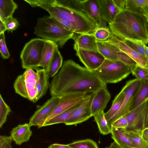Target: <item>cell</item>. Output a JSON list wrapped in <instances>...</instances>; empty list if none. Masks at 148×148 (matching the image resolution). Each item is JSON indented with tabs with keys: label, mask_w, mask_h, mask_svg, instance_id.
Wrapping results in <instances>:
<instances>
[{
	"label": "cell",
	"mask_w": 148,
	"mask_h": 148,
	"mask_svg": "<svg viewBox=\"0 0 148 148\" xmlns=\"http://www.w3.org/2000/svg\"><path fill=\"white\" fill-rule=\"evenodd\" d=\"M148 103V110H147V115L146 124V127H148V100L147 101Z\"/></svg>",
	"instance_id": "cell-50"
},
{
	"label": "cell",
	"mask_w": 148,
	"mask_h": 148,
	"mask_svg": "<svg viewBox=\"0 0 148 148\" xmlns=\"http://www.w3.org/2000/svg\"><path fill=\"white\" fill-rule=\"evenodd\" d=\"M81 103L52 118L43 124L42 127L60 123H65L79 108Z\"/></svg>",
	"instance_id": "cell-26"
},
{
	"label": "cell",
	"mask_w": 148,
	"mask_h": 148,
	"mask_svg": "<svg viewBox=\"0 0 148 148\" xmlns=\"http://www.w3.org/2000/svg\"><path fill=\"white\" fill-rule=\"evenodd\" d=\"M117 55L118 60L126 65L132 66L137 64L129 56L121 51L117 52Z\"/></svg>",
	"instance_id": "cell-37"
},
{
	"label": "cell",
	"mask_w": 148,
	"mask_h": 148,
	"mask_svg": "<svg viewBox=\"0 0 148 148\" xmlns=\"http://www.w3.org/2000/svg\"><path fill=\"white\" fill-rule=\"evenodd\" d=\"M47 11L59 23L71 32L77 34H93L98 24L88 14L80 0H55L54 4L38 6Z\"/></svg>",
	"instance_id": "cell-2"
},
{
	"label": "cell",
	"mask_w": 148,
	"mask_h": 148,
	"mask_svg": "<svg viewBox=\"0 0 148 148\" xmlns=\"http://www.w3.org/2000/svg\"><path fill=\"white\" fill-rule=\"evenodd\" d=\"M90 102L92 117L104 111L111 97L107 88H102L91 94Z\"/></svg>",
	"instance_id": "cell-13"
},
{
	"label": "cell",
	"mask_w": 148,
	"mask_h": 148,
	"mask_svg": "<svg viewBox=\"0 0 148 148\" xmlns=\"http://www.w3.org/2000/svg\"><path fill=\"white\" fill-rule=\"evenodd\" d=\"M97 40L105 41L112 35L110 29L105 27L98 28L93 33Z\"/></svg>",
	"instance_id": "cell-35"
},
{
	"label": "cell",
	"mask_w": 148,
	"mask_h": 148,
	"mask_svg": "<svg viewBox=\"0 0 148 148\" xmlns=\"http://www.w3.org/2000/svg\"><path fill=\"white\" fill-rule=\"evenodd\" d=\"M112 138L122 148H135L126 134L119 129L110 127Z\"/></svg>",
	"instance_id": "cell-24"
},
{
	"label": "cell",
	"mask_w": 148,
	"mask_h": 148,
	"mask_svg": "<svg viewBox=\"0 0 148 148\" xmlns=\"http://www.w3.org/2000/svg\"><path fill=\"white\" fill-rule=\"evenodd\" d=\"M8 32H12L18 28L19 23L17 20L13 17H10L7 18L4 22Z\"/></svg>",
	"instance_id": "cell-39"
},
{
	"label": "cell",
	"mask_w": 148,
	"mask_h": 148,
	"mask_svg": "<svg viewBox=\"0 0 148 148\" xmlns=\"http://www.w3.org/2000/svg\"><path fill=\"white\" fill-rule=\"evenodd\" d=\"M0 34L4 33L7 30L6 26L4 23L0 20Z\"/></svg>",
	"instance_id": "cell-47"
},
{
	"label": "cell",
	"mask_w": 148,
	"mask_h": 148,
	"mask_svg": "<svg viewBox=\"0 0 148 148\" xmlns=\"http://www.w3.org/2000/svg\"><path fill=\"white\" fill-rule=\"evenodd\" d=\"M144 48L145 52L148 58V47L146 45H144Z\"/></svg>",
	"instance_id": "cell-49"
},
{
	"label": "cell",
	"mask_w": 148,
	"mask_h": 148,
	"mask_svg": "<svg viewBox=\"0 0 148 148\" xmlns=\"http://www.w3.org/2000/svg\"><path fill=\"white\" fill-rule=\"evenodd\" d=\"M105 41L114 45L120 51L127 54L135 61L137 64L148 70V58L132 49L126 45L122 40L112 34Z\"/></svg>",
	"instance_id": "cell-12"
},
{
	"label": "cell",
	"mask_w": 148,
	"mask_h": 148,
	"mask_svg": "<svg viewBox=\"0 0 148 148\" xmlns=\"http://www.w3.org/2000/svg\"><path fill=\"white\" fill-rule=\"evenodd\" d=\"M80 1L89 16L98 25L99 27H106V23L101 19L100 5L98 0H80Z\"/></svg>",
	"instance_id": "cell-17"
},
{
	"label": "cell",
	"mask_w": 148,
	"mask_h": 148,
	"mask_svg": "<svg viewBox=\"0 0 148 148\" xmlns=\"http://www.w3.org/2000/svg\"><path fill=\"white\" fill-rule=\"evenodd\" d=\"M29 123L20 124L13 128L10 132V136L17 145L28 141L32 134Z\"/></svg>",
	"instance_id": "cell-20"
},
{
	"label": "cell",
	"mask_w": 148,
	"mask_h": 148,
	"mask_svg": "<svg viewBox=\"0 0 148 148\" xmlns=\"http://www.w3.org/2000/svg\"><path fill=\"white\" fill-rule=\"evenodd\" d=\"M146 76H147V77L148 78V74H147L146 75Z\"/></svg>",
	"instance_id": "cell-51"
},
{
	"label": "cell",
	"mask_w": 148,
	"mask_h": 148,
	"mask_svg": "<svg viewBox=\"0 0 148 148\" xmlns=\"http://www.w3.org/2000/svg\"><path fill=\"white\" fill-rule=\"evenodd\" d=\"M128 125L126 117L124 116L117 119L111 125L110 127L119 129H125Z\"/></svg>",
	"instance_id": "cell-40"
},
{
	"label": "cell",
	"mask_w": 148,
	"mask_h": 148,
	"mask_svg": "<svg viewBox=\"0 0 148 148\" xmlns=\"http://www.w3.org/2000/svg\"><path fill=\"white\" fill-rule=\"evenodd\" d=\"M132 66L119 60L105 59L94 71L105 83H116L126 78L131 73Z\"/></svg>",
	"instance_id": "cell-5"
},
{
	"label": "cell",
	"mask_w": 148,
	"mask_h": 148,
	"mask_svg": "<svg viewBox=\"0 0 148 148\" xmlns=\"http://www.w3.org/2000/svg\"><path fill=\"white\" fill-rule=\"evenodd\" d=\"M87 93L86 92L70 93L60 97L58 103L53 110L37 126L42 127L47 121L61 113L81 103Z\"/></svg>",
	"instance_id": "cell-8"
},
{
	"label": "cell",
	"mask_w": 148,
	"mask_h": 148,
	"mask_svg": "<svg viewBox=\"0 0 148 148\" xmlns=\"http://www.w3.org/2000/svg\"><path fill=\"white\" fill-rule=\"evenodd\" d=\"M147 5L148 0H126V8L139 13L142 8Z\"/></svg>",
	"instance_id": "cell-32"
},
{
	"label": "cell",
	"mask_w": 148,
	"mask_h": 148,
	"mask_svg": "<svg viewBox=\"0 0 148 148\" xmlns=\"http://www.w3.org/2000/svg\"><path fill=\"white\" fill-rule=\"evenodd\" d=\"M122 40L126 45L132 49L140 54L147 57L144 47L145 44L142 41L129 38H126Z\"/></svg>",
	"instance_id": "cell-31"
},
{
	"label": "cell",
	"mask_w": 148,
	"mask_h": 148,
	"mask_svg": "<svg viewBox=\"0 0 148 148\" xmlns=\"http://www.w3.org/2000/svg\"><path fill=\"white\" fill-rule=\"evenodd\" d=\"M18 5L12 0H0V20L3 22L12 16Z\"/></svg>",
	"instance_id": "cell-25"
},
{
	"label": "cell",
	"mask_w": 148,
	"mask_h": 148,
	"mask_svg": "<svg viewBox=\"0 0 148 148\" xmlns=\"http://www.w3.org/2000/svg\"><path fill=\"white\" fill-rule=\"evenodd\" d=\"M63 58L58 49V46L55 47L50 64L49 73L50 77H53L59 71L62 65Z\"/></svg>",
	"instance_id": "cell-28"
},
{
	"label": "cell",
	"mask_w": 148,
	"mask_h": 148,
	"mask_svg": "<svg viewBox=\"0 0 148 148\" xmlns=\"http://www.w3.org/2000/svg\"><path fill=\"white\" fill-rule=\"evenodd\" d=\"M0 52L1 56L3 59H8L10 57V55L6 45L4 33L0 34Z\"/></svg>",
	"instance_id": "cell-38"
},
{
	"label": "cell",
	"mask_w": 148,
	"mask_h": 148,
	"mask_svg": "<svg viewBox=\"0 0 148 148\" xmlns=\"http://www.w3.org/2000/svg\"><path fill=\"white\" fill-rule=\"evenodd\" d=\"M60 97H51L40 106L30 118L29 125L31 126H37L53 110L58 103Z\"/></svg>",
	"instance_id": "cell-14"
},
{
	"label": "cell",
	"mask_w": 148,
	"mask_h": 148,
	"mask_svg": "<svg viewBox=\"0 0 148 148\" xmlns=\"http://www.w3.org/2000/svg\"><path fill=\"white\" fill-rule=\"evenodd\" d=\"M101 17L102 20L108 24L111 23L120 11L112 0H98Z\"/></svg>",
	"instance_id": "cell-19"
},
{
	"label": "cell",
	"mask_w": 148,
	"mask_h": 148,
	"mask_svg": "<svg viewBox=\"0 0 148 148\" xmlns=\"http://www.w3.org/2000/svg\"><path fill=\"white\" fill-rule=\"evenodd\" d=\"M51 148H73L68 145H63L58 143H54L49 146Z\"/></svg>",
	"instance_id": "cell-45"
},
{
	"label": "cell",
	"mask_w": 148,
	"mask_h": 148,
	"mask_svg": "<svg viewBox=\"0 0 148 148\" xmlns=\"http://www.w3.org/2000/svg\"><path fill=\"white\" fill-rule=\"evenodd\" d=\"M34 33L38 37L54 42L61 48L68 40L73 39L74 34L50 16H45L37 19Z\"/></svg>",
	"instance_id": "cell-4"
},
{
	"label": "cell",
	"mask_w": 148,
	"mask_h": 148,
	"mask_svg": "<svg viewBox=\"0 0 148 148\" xmlns=\"http://www.w3.org/2000/svg\"><path fill=\"white\" fill-rule=\"evenodd\" d=\"M124 97V93L121 90L113 100L110 108L105 113V117L108 123L120 108Z\"/></svg>",
	"instance_id": "cell-27"
},
{
	"label": "cell",
	"mask_w": 148,
	"mask_h": 148,
	"mask_svg": "<svg viewBox=\"0 0 148 148\" xmlns=\"http://www.w3.org/2000/svg\"><path fill=\"white\" fill-rule=\"evenodd\" d=\"M49 88L51 97H61L76 92L92 94L107 87L94 71L68 60L64 61L60 71L52 77Z\"/></svg>",
	"instance_id": "cell-1"
},
{
	"label": "cell",
	"mask_w": 148,
	"mask_h": 148,
	"mask_svg": "<svg viewBox=\"0 0 148 148\" xmlns=\"http://www.w3.org/2000/svg\"><path fill=\"white\" fill-rule=\"evenodd\" d=\"M80 61L88 69L95 71L102 64L105 58L99 52L74 48Z\"/></svg>",
	"instance_id": "cell-11"
},
{
	"label": "cell",
	"mask_w": 148,
	"mask_h": 148,
	"mask_svg": "<svg viewBox=\"0 0 148 148\" xmlns=\"http://www.w3.org/2000/svg\"><path fill=\"white\" fill-rule=\"evenodd\" d=\"M10 107L4 100L1 94L0 95V127L1 128L7 120V116L11 112Z\"/></svg>",
	"instance_id": "cell-33"
},
{
	"label": "cell",
	"mask_w": 148,
	"mask_h": 148,
	"mask_svg": "<svg viewBox=\"0 0 148 148\" xmlns=\"http://www.w3.org/2000/svg\"><path fill=\"white\" fill-rule=\"evenodd\" d=\"M140 13L144 15L148 20V5L142 8L140 10Z\"/></svg>",
	"instance_id": "cell-46"
},
{
	"label": "cell",
	"mask_w": 148,
	"mask_h": 148,
	"mask_svg": "<svg viewBox=\"0 0 148 148\" xmlns=\"http://www.w3.org/2000/svg\"><path fill=\"white\" fill-rule=\"evenodd\" d=\"M36 80V72L31 69H26L14 82V87L15 92L33 102L37 95Z\"/></svg>",
	"instance_id": "cell-7"
},
{
	"label": "cell",
	"mask_w": 148,
	"mask_h": 148,
	"mask_svg": "<svg viewBox=\"0 0 148 148\" xmlns=\"http://www.w3.org/2000/svg\"><path fill=\"white\" fill-rule=\"evenodd\" d=\"M68 145L73 148H99L97 143L90 139L76 141Z\"/></svg>",
	"instance_id": "cell-34"
},
{
	"label": "cell",
	"mask_w": 148,
	"mask_h": 148,
	"mask_svg": "<svg viewBox=\"0 0 148 148\" xmlns=\"http://www.w3.org/2000/svg\"><path fill=\"white\" fill-rule=\"evenodd\" d=\"M141 136L148 145V127H146L142 131Z\"/></svg>",
	"instance_id": "cell-44"
},
{
	"label": "cell",
	"mask_w": 148,
	"mask_h": 148,
	"mask_svg": "<svg viewBox=\"0 0 148 148\" xmlns=\"http://www.w3.org/2000/svg\"><path fill=\"white\" fill-rule=\"evenodd\" d=\"M32 7H38L41 5H49L53 4L54 0H24Z\"/></svg>",
	"instance_id": "cell-41"
},
{
	"label": "cell",
	"mask_w": 148,
	"mask_h": 148,
	"mask_svg": "<svg viewBox=\"0 0 148 148\" xmlns=\"http://www.w3.org/2000/svg\"><path fill=\"white\" fill-rule=\"evenodd\" d=\"M112 1L115 6L120 11L126 8V0H112Z\"/></svg>",
	"instance_id": "cell-43"
},
{
	"label": "cell",
	"mask_w": 148,
	"mask_h": 148,
	"mask_svg": "<svg viewBox=\"0 0 148 148\" xmlns=\"http://www.w3.org/2000/svg\"><path fill=\"white\" fill-rule=\"evenodd\" d=\"M91 97V94L86 95L79 108L65 123V125H76L84 122L92 117L90 106Z\"/></svg>",
	"instance_id": "cell-15"
},
{
	"label": "cell",
	"mask_w": 148,
	"mask_h": 148,
	"mask_svg": "<svg viewBox=\"0 0 148 148\" xmlns=\"http://www.w3.org/2000/svg\"><path fill=\"white\" fill-rule=\"evenodd\" d=\"M121 130L125 132L135 148H148V145L142 137L141 133Z\"/></svg>",
	"instance_id": "cell-29"
},
{
	"label": "cell",
	"mask_w": 148,
	"mask_h": 148,
	"mask_svg": "<svg viewBox=\"0 0 148 148\" xmlns=\"http://www.w3.org/2000/svg\"><path fill=\"white\" fill-rule=\"evenodd\" d=\"M104 113V111H101L94 117L100 133L103 135H106L111 133L110 126L105 118Z\"/></svg>",
	"instance_id": "cell-30"
},
{
	"label": "cell",
	"mask_w": 148,
	"mask_h": 148,
	"mask_svg": "<svg viewBox=\"0 0 148 148\" xmlns=\"http://www.w3.org/2000/svg\"><path fill=\"white\" fill-rule=\"evenodd\" d=\"M74 48L98 51L97 41L93 34H85L74 36Z\"/></svg>",
	"instance_id": "cell-18"
},
{
	"label": "cell",
	"mask_w": 148,
	"mask_h": 148,
	"mask_svg": "<svg viewBox=\"0 0 148 148\" xmlns=\"http://www.w3.org/2000/svg\"><path fill=\"white\" fill-rule=\"evenodd\" d=\"M35 70L37 73L36 85L37 95L33 103L37 102L46 94L50 85L48 71L44 69L39 68Z\"/></svg>",
	"instance_id": "cell-16"
},
{
	"label": "cell",
	"mask_w": 148,
	"mask_h": 148,
	"mask_svg": "<svg viewBox=\"0 0 148 148\" xmlns=\"http://www.w3.org/2000/svg\"><path fill=\"white\" fill-rule=\"evenodd\" d=\"M105 148H122L118 145L115 142L112 143L109 146Z\"/></svg>",
	"instance_id": "cell-48"
},
{
	"label": "cell",
	"mask_w": 148,
	"mask_h": 148,
	"mask_svg": "<svg viewBox=\"0 0 148 148\" xmlns=\"http://www.w3.org/2000/svg\"><path fill=\"white\" fill-rule=\"evenodd\" d=\"M12 140L10 136H1L0 148H12L11 144Z\"/></svg>",
	"instance_id": "cell-42"
},
{
	"label": "cell",
	"mask_w": 148,
	"mask_h": 148,
	"mask_svg": "<svg viewBox=\"0 0 148 148\" xmlns=\"http://www.w3.org/2000/svg\"><path fill=\"white\" fill-rule=\"evenodd\" d=\"M148 100V80H141L140 85L131 102L129 111L136 108Z\"/></svg>",
	"instance_id": "cell-21"
},
{
	"label": "cell",
	"mask_w": 148,
	"mask_h": 148,
	"mask_svg": "<svg viewBox=\"0 0 148 148\" xmlns=\"http://www.w3.org/2000/svg\"><path fill=\"white\" fill-rule=\"evenodd\" d=\"M141 80L136 78L127 81L121 89L125 94L124 100L120 108L108 123L111 124L119 118L124 116L129 112V109L134 95L139 88Z\"/></svg>",
	"instance_id": "cell-10"
},
{
	"label": "cell",
	"mask_w": 148,
	"mask_h": 148,
	"mask_svg": "<svg viewBox=\"0 0 148 148\" xmlns=\"http://www.w3.org/2000/svg\"><path fill=\"white\" fill-rule=\"evenodd\" d=\"M48 148H51V147H49Z\"/></svg>",
	"instance_id": "cell-52"
},
{
	"label": "cell",
	"mask_w": 148,
	"mask_h": 148,
	"mask_svg": "<svg viewBox=\"0 0 148 148\" xmlns=\"http://www.w3.org/2000/svg\"><path fill=\"white\" fill-rule=\"evenodd\" d=\"M97 41L98 52L106 59L118 60L117 52L120 50L118 48L105 41Z\"/></svg>",
	"instance_id": "cell-23"
},
{
	"label": "cell",
	"mask_w": 148,
	"mask_h": 148,
	"mask_svg": "<svg viewBox=\"0 0 148 148\" xmlns=\"http://www.w3.org/2000/svg\"><path fill=\"white\" fill-rule=\"evenodd\" d=\"M57 45L54 42L46 40L44 47L39 67L48 71L53 57L54 50Z\"/></svg>",
	"instance_id": "cell-22"
},
{
	"label": "cell",
	"mask_w": 148,
	"mask_h": 148,
	"mask_svg": "<svg viewBox=\"0 0 148 148\" xmlns=\"http://www.w3.org/2000/svg\"><path fill=\"white\" fill-rule=\"evenodd\" d=\"M147 110L148 103L147 101L130 111L124 116L127 121L128 126L125 129H120L141 134L142 131L146 127Z\"/></svg>",
	"instance_id": "cell-9"
},
{
	"label": "cell",
	"mask_w": 148,
	"mask_h": 148,
	"mask_svg": "<svg viewBox=\"0 0 148 148\" xmlns=\"http://www.w3.org/2000/svg\"><path fill=\"white\" fill-rule=\"evenodd\" d=\"M46 40L36 38L25 44L20 55L23 69L36 70L38 68Z\"/></svg>",
	"instance_id": "cell-6"
},
{
	"label": "cell",
	"mask_w": 148,
	"mask_h": 148,
	"mask_svg": "<svg viewBox=\"0 0 148 148\" xmlns=\"http://www.w3.org/2000/svg\"><path fill=\"white\" fill-rule=\"evenodd\" d=\"M131 73L136 78L141 80H148L146 75L148 74V70L138 64L132 67Z\"/></svg>",
	"instance_id": "cell-36"
},
{
	"label": "cell",
	"mask_w": 148,
	"mask_h": 148,
	"mask_svg": "<svg viewBox=\"0 0 148 148\" xmlns=\"http://www.w3.org/2000/svg\"><path fill=\"white\" fill-rule=\"evenodd\" d=\"M112 34L118 38L148 43V20L141 13L125 8L120 11L108 24Z\"/></svg>",
	"instance_id": "cell-3"
}]
</instances>
